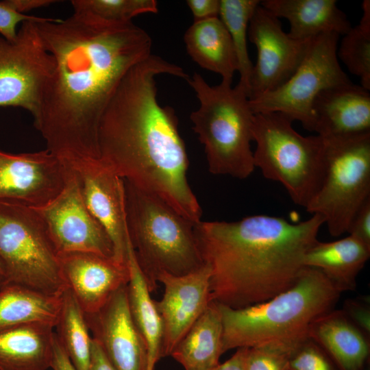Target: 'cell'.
<instances>
[{
	"label": "cell",
	"mask_w": 370,
	"mask_h": 370,
	"mask_svg": "<svg viewBox=\"0 0 370 370\" xmlns=\"http://www.w3.org/2000/svg\"><path fill=\"white\" fill-rule=\"evenodd\" d=\"M36 25L54 69L34 125L62 161L99 159L102 115L127 72L152 54L151 38L132 21L84 12Z\"/></svg>",
	"instance_id": "cell-1"
},
{
	"label": "cell",
	"mask_w": 370,
	"mask_h": 370,
	"mask_svg": "<svg viewBox=\"0 0 370 370\" xmlns=\"http://www.w3.org/2000/svg\"><path fill=\"white\" fill-rule=\"evenodd\" d=\"M162 74L189 77L180 66L151 54L122 78L101 119L99 160L197 223L202 212L187 180L188 159L177 119L157 99L156 77Z\"/></svg>",
	"instance_id": "cell-2"
},
{
	"label": "cell",
	"mask_w": 370,
	"mask_h": 370,
	"mask_svg": "<svg viewBox=\"0 0 370 370\" xmlns=\"http://www.w3.org/2000/svg\"><path fill=\"white\" fill-rule=\"evenodd\" d=\"M323 224L319 214L298 223L266 214L196 223L198 247L210 269L212 301L241 308L291 288Z\"/></svg>",
	"instance_id": "cell-3"
},
{
	"label": "cell",
	"mask_w": 370,
	"mask_h": 370,
	"mask_svg": "<svg viewBox=\"0 0 370 370\" xmlns=\"http://www.w3.org/2000/svg\"><path fill=\"white\" fill-rule=\"evenodd\" d=\"M341 292L320 270L305 267L286 291L241 308L218 304L223 323V349L273 345L297 349L308 337L311 323L332 310Z\"/></svg>",
	"instance_id": "cell-4"
},
{
	"label": "cell",
	"mask_w": 370,
	"mask_h": 370,
	"mask_svg": "<svg viewBox=\"0 0 370 370\" xmlns=\"http://www.w3.org/2000/svg\"><path fill=\"white\" fill-rule=\"evenodd\" d=\"M123 181L128 237L150 292L162 273L184 275L203 267L196 223L160 197Z\"/></svg>",
	"instance_id": "cell-5"
},
{
	"label": "cell",
	"mask_w": 370,
	"mask_h": 370,
	"mask_svg": "<svg viewBox=\"0 0 370 370\" xmlns=\"http://www.w3.org/2000/svg\"><path fill=\"white\" fill-rule=\"evenodd\" d=\"M199 106L190 116L204 145L209 171L240 180L254 171L252 126L254 114L245 90L222 81L210 86L198 73L187 80Z\"/></svg>",
	"instance_id": "cell-6"
},
{
	"label": "cell",
	"mask_w": 370,
	"mask_h": 370,
	"mask_svg": "<svg viewBox=\"0 0 370 370\" xmlns=\"http://www.w3.org/2000/svg\"><path fill=\"white\" fill-rule=\"evenodd\" d=\"M293 122L279 112L255 114L254 161L264 177L280 182L293 201L306 208L323 178L324 143L319 135L299 134Z\"/></svg>",
	"instance_id": "cell-7"
},
{
	"label": "cell",
	"mask_w": 370,
	"mask_h": 370,
	"mask_svg": "<svg viewBox=\"0 0 370 370\" xmlns=\"http://www.w3.org/2000/svg\"><path fill=\"white\" fill-rule=\"evenodd\" d=\"M0 262L3 283L59 296L66 288L59 256L35 208L0 199Z\"/></svg>",
	"instance_id": "cell-8"
},
{
	"label": "cell",
	"mask_w": 370,
	"mask_h": 370,
	"mask_svg": "<svg viewBox=\"0 0 370 370\" xmlns=\"http://www.w3.org/2000/svg\"><path fill=\"white\" fill-rule=\"evenodd\" d=\"M325 173L321 184L305 208L324 219L329 233L339 236L370 197V132L323 138Z\"/></svg>",
	"instance_id": "cell-9"
},
{
	"label": "cell",
	"mask_w": 370,
	"mask_h": 370,
	"mask_svg": "<svg viewBox=\"0 0 370 370\" xmlns=\"http://www.w3.org/2000/svg\"><path fill=\"white\" fill-rule=\"evenodd\" d=\"M338 38L336 33L312 38L304 58L286 82L249 99L254 114L282 113L312 132V105L317 95L325 89L352 82L337 57Z\"/></svg>",
	"instance_id": "cell-10"
},
{
	"label": "cell",
	"mask_w": 370,
	"mask_h": 370,
	"mask_svg": "<svg viewBox=\"0 0 370 370\" xmlns=\"http://www.w3.org/2000/svg\"><path fill=\"white\" fill-rule=\"evenodd\" d=\"M53 69L35 21L21 23L12 41L0 36V107L21 108L34 119Z\"/></svg>",
	"instance_id": "cell-11"
},
{
	"label": "cell",
	"mask_w": 370,
	"mask_h": 370,
	"mask_svg": "<svg viewBox=\"0 0 370 370\" xmlns=\"http://www.w3.org/2000/svg\"><path fill=\"white\" fill-rule=\"evenodd\" d=\"M92 215L108 234L114 259L127 264L128 233L124 181L99 159L62 161Z\"/></svg>",
	"instance_id": "cell-12"
},
{
	"label": "cell",
	"mask_w": 370,
	"mask_h": 370,
	"mask_svg": "<svg viewBox=\"0 0 370 370\" xmlns=\"http://www.w3.org/2000/svg\"><path fill=\"white\" fill-rule=\"evenodd\" d=\"M248 38L257 49L249 99L282 85L295 73L312 39L297 40L284 32L280 18L260 4L248 27Z\"/></svg>",
	"instance_id": "cell-13"
},
{
	"label": "cell",
	"mask_w": 370,
	"mask_h": 370,
	"mask_svg": "<svg viewBox=\"0 0 370 370\" xmlns=\"http://www.w3.org/2000/svg\"><path fill=\"white\" fill-rule=\"evenodd\" d=\"M67 171L62 190L47 205L35 208L56 251L58 255L89 252L114 258L108 234L86 208L73 177Z\"/></svg>",
	"instance_id": "cell-14"
},
{
	"label": "cell",
	"mask_w": 370,
	"mask_h": 370,
	"mask_svg": "<svg viewBox=\"0 0 370 370\" xmlns=\"http://www.w3.org/2000/svg\"><path fill=\"white\" fill-rule=\"evenodd\" d=\"M67 177L63 162L47 149L21 153L0 150V199L42 207L62 190Z\"/></svg>",
	"instance_id": "cell-15"
},
{
	"label": "cell",
	"mask_w": 370,
	"mask_h": 370,
	"mask_svg": "<svg viewBox=\"0 0 370 370\" xmlns=\"http://www.w3.org/2000/svg\"><path fill=\"white\" fill-rule=\"evenodd\" d=\"M210 269L203 267L184 275L162 273L158 281L164 286L160 301H155L162 324L161 357L173 349L212 301Z\"/></svg>",
	"instance_id": "cell-16"
},
{
	"label": "cell",
	"mask_w": 370,
	"mask_h": 370,
	"mask_svg": "<svg viewBox=\"0 0 370 370\" xmlns=\"http://www.w3.org/2000/svg\"><path fill=\"white\" fill-rule=\"evenodd\" d=\"M92 338L115 370H147V350L130 313L127 285L96 312L86 314Z\"/></svg>",
	"instance_id": "cell-17"
},
{
	"label": "cell",
	"mask_w": 370,
	"mask_h": 370,
	"mask_svg": "<svg viewBox=\"0 0 370 370\" xmlns=\"http://www.w3.org/2000/svg\"><path fill=\"white\" fill-rule=\"evenodd\" d=\"M62 278L86 314L97 312L121 287L127 284V264L89 252L59 254Z\"/></svg>",
	"instance_id": "cell-18"
},
{
	"label": "cell",
	"mask_w": 370,
	"mask_h": 370,
	"mask_svg": "<svg viewBox=\"0 0 370 370\" xmlns=\"http://www.w3.org/2000/svg\"><path fill=\"white\" fill-rule=\"evenodd\" d=\"M312 132L323 138L370 132V93L352 82L325 89L312 105Z\"/></svg>",
	"instance_id": "cell-19"
},
{
	"label": "cell",
	"mask_w": 370,
	"mask_h": 370,
	"mask_svg": "<svg viewBox=\"0 0 370 370\" xmlns=\"http://www.w3.org/2000/svg\"><path fill=\"white\" fill-rule=\"evenodd\" d=\"M308 337L318 344L338 370H366L369 360V335L343 310H330L310 325Z\"/></svg>",
	"instance_id": "cell-20"
},
{
	"label": "cell",
	"mask_w": 370,
	"mask_h": 370,
	"mask_svg": "<svg viewBox=\"0 0 370 370\" xmlns=\"http://www.w3.org/2000/svg\"><path fill=\"white\" fill-rule=\"evenodd\" d=\"M260 5L277 18H286L288 35L297 40L329 33L344 35L352 27L336 0H263Z\"/></svg>",
	"instance_id": "cell-21"
},
{
	"label": "cell",
	"mask_w": 370,
	"mask_h": 370,
	"mask_svg": "<svg viewBox=\"0 0 370 370\" xmlns=\"http://www.w3.org/2000/svg\"><path fill=\"white\" fill-rule=\"evenodd\" d=\"M54 326L34 323L0 331V370H47L51 367Z\"/></svg>",
	"instance_id": "cell-22"
},
{
	"label": "cell",
	"mask_w": 370,
	"mask_h": 370,
	"mask_svg": "<svg viewBox=\"0 0 370 370\" xmlns=\"http://www.w3.org/2000/svg\"><path fill=\"white\" fill-rule=\"evenodd\" d=\"M370 256V247L349 235L332 242L317 241L306 252L304 264L320 270L342 293L354 291L356 278Z\"/></svg>",
	"instance_id": "cell-23"
},
{
	"label": "cell",
	"mask_w": 370,
	"mask_h": 370,
	"mask_svg": "<svg viewBox=\"0 0 370 370\" xmlns=\"http://www.w3.org/2000/svg\"><path fill=\"white\" fill-rule=\"evenodd\" d=\"M223 353L221 314L218 304L212 301L170 356L185 370H208L220 363Z\"/></svg>",
	"instance_id": "cell-24"
},
{
	"label": "cell",
	"mask_w": 370,
	"mask_h": 370,
	"mask_svg": "<svg viewBox=\"0 0 370 370\" xmlns=\"http://www.w3.org/2000/svg\"><path fill=\"white\" fill-rule=\"evenodd\" d=\"M186 51L201 67L232 83L237 62L230 36L219 17L194 22L184 34Z\"/></svg>",
	"instance_id": "cell-25"
},
{
	"label": "cell",
	"mask_w": 370,
	"mask_h": 370,
	"mask_svg": "<svg viewBox=\"0 0 370 370\" xmlns=\"http://www.w3.org/2000/svg\"><path fill=\"white\" fill-rule=\"evenodd\" d=\"M127 263L130 279L127 284V301L132 319L143 338L147 350V369L153 370L162 358V324L151 297L145 277L140 269L128 240Z\"/></svg>",
	"instance_id": "cell-26"
},
{
	"label": "cell",
	"mask_w": 370,
	"mask_h": 370,
	"mask_svg": "<svg viewBox=\"0 0 370 370\" xmlns=\"http://www.w3.org/2000/svg\"><path fill=\"white\" fill-rule=\"evenodd\" d=\"M61 295L53 296L23 286L3 283L0 286V331L34 323L55 327Z\"/></svg>",
	"instance_id": "cell-27"
},
{
	"label": "cell",
	"mask_w": 370,
	"mask_h": 370,
	"mask_svg": "<svg viewBox=\"0 0 370 370\" xmlns=\"http://www.w3.org/2000/svg\"><path fill=\"white\" fill-rule=\"evenodd\" d=\"M56 336L76 370H89L92 336L86 315L69 288L61 294Z\"/></svg>",
	"instance_id": "cell-28"
},
{
	"label": "cell",
	"mask_w": 370,
	"mask_h": 370,
	"mask_svg": "<svg viewBox=\"0 0 370 370\" xmlns=\"http://www.w3.org/2000/svg\"><path fill=\"white\" fill-rule=\"evenodd\" d=\"M259 4L258 0H220L219 18L226 27L234 49L240 75L237 85L245 90L248 98L253 64L248 53L247 38L249 21Z\"/></svg>",
	"instance_id": "cell-29"
},
{
	"label": "cell",
	"mask_w": 370,
	"mask_h": 370,
	"mask_svg": "<svg viewBox=\"0 0 370 370\" xmlns=\"http://www.w3.org/2000/svg\"><path fill=\"white\" fill-rule=\"evenodd\" d=\"M360 23L343 35L337 57L348 71L360 79L361 86L370 90V1L362 2Z\"/></svg>",
	"instance_id": "cell-30"
},
{
	"label": "cell",
	"mask_w": 370,
	"mask_h": 370,
	"mask_svg": "<svg viewBox=\"0 0 370 370\" xmlns=\"http://www.w3.org/2000/svg\"><path fill=\"white\" fill-rule=\"evenodd\" d=\"M71 3L74 12L114 23H128L139 14L158 12L155 0H72Z\"/></svg>",
	"instance_id": "cell-31"
},
{
	"label": "cell",
	"mask_w": 370,
	"mask_h": 370,
	"mask_svg": "<svg viewBox=\"0 0 370 370\" xmlns=\"http://www.w3.org/2000/svg\"><path fill=\"white\" fill-rule=\"evenodd\" d=\"M295 350L273 345L245 348V370H288L289 358Z\"/></svg>",
	"instance_id": "cell-32"
},
{
	"label": "cell",
	"mask_w": 370,
	"mask_h": 370,
	"mask_svg": "<svg viewBox=\"0 0 370 370\" xmlns=\"http://www.w3.org/2000/svg\"><path fill=\"white\" fill-rule=\"evenodd\" d=\"M288 370H338L325 352L308 338L291 354Z\"/></svg>",
	"instance_id": "cell-33"
},
{
	"label": "cell",
	"mask_w": 370,
	"mask_h": 370,
	"mask_svg": "<svg viewBox=\"0 0 370 370\" xmlns=\"http://www.w3.org/2000/svg\"><path fill=\"white\" fill-rule=\"evenodd\" d=\"M49 18L18 13L0 1V34L8 40L12 41L16 38L18 23L26 21L42 22Z\"/></svg>",
	"instance_id": "cell-34"
},
{
	"label": "cell",
	"mask_w": 370,
	"mask_h": 370,
	"mask_svg": "<svg viewBox=\"0 0 370 370\" xmlns=\"http://www.w3.org/2000/svg\"><path fill=\"white\" fill-rule=\"evenodd\" d=\"M347 232L370 247V197L356 211Z\"/></svg>",
	"instance_id": "cell-35"
},
{
	"label": "cell",
	"mask_w": 370,
	"mask_h": 370,
	"mask_svg": "<svg viewBox=\"0 0 370 370\" xmlns=\"http://www.w3.org/2000/svg\"><path fill=\"white\" fill-rule=\"evenodd\" d=\"M194 22L219 17L220 0H187Z\"/></svg>",
	"instance_id": "cell-36"
},
{
	"label": "cell",
	"mask_w": 370,
	"mask_h": 370,
	"mask_svg": "<svg viewBox=\"0 0 370 370\" xmlns=\"http://www.w3.org/2000/svg\"><path fill=\"white\" fill-rule=\"evenodd\" d=\"M343 311L355 324L369 335V309L367 304L349 300L346 301Z\"/></svg>",
	"instance_id": "cell-37"
},
{
	"label": "cell",
	"mask_w": 370,
	"mask_h": 370,
	"mask_svg": "<svg viewBox=\"0 0 370 370\" xmlns=\"http://www.w3.org/2000/svg\"><path fill=\"white\" fill-rule=\"evenodd\" d=\"M89 370H115L98 341L92 337Z\"/></svg>",
	"instance_id": "cell-38"
},
{
	"label": "cell",
	"mask_w": 370,
	"mask_h": 370,
	"mask_svg": "<svg viewBox=\"0 0 370 370\" xmlns=\"http://www.w3.org/2000/svg\"><path fill=\"white\" fill-rule=\"evenodd\" d=\"M51 368L53 370H76L64 349L59 342L56 334L53 343Z\"/></svg>",
	"instance_id": "cell-39"
},
{
	"label": "cell",
	"mask_w": 370,
	"mask_h": 370,
	"mask_svg": "<svg viewBox=\"0 0 370 370\" xmlns=\"http://www.w3.org/2000/svg\"><path fill=\"white\" fill-rule=\"evenodd\" d=\"M2 1L10 9L21 14L57 2L53 0H3Z\"/></svg>",
	"instance_id": "cell-40"
},
{
	"label": "cell",
	"mask_w": 370,
	"mask_h": 370,
	"mask_svg": "<svg viewBox=\"0 0 370 370\" xmlns=\"http://www.w3.org/2000/svg\"><path fill=\"white\" fill-rule=\"evenodd\" d=\"M245 347L237 349V351L230 359L208 370H245Z\"/></svg>",
	"instance_id": "cell-41"
},
{
	"label": "cell",
	"mask_w": 370,
	"mask_h": 370,
	"mask_svg": "<svg viewBox=\"0 0 370 370\" xmlns=\"http://www.w3.org/2000/svg\"><path fill=\"white\" fill-rule=\"evenodd\" d=\"M0 277L3 278L4 279V271L3 268L0 262Z\"/></svg>",
	"instance_id": "cell-42"
},
{
	"label": "cell",
	"mask_w": 370,
	"mask_h": 370,
	"mask_svg": "<svg viewBox=\"0 0 370 370\" xmlns=\"http://www.w3.org/2000/svg\"><path fill=\"white\" fill-rule=\"evenodd\" d=\"M3 283V278L0 277V286L2 285Z\"/></svg>",
	"instance_id": "cell-43"
}]
</instances>
